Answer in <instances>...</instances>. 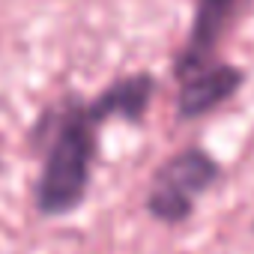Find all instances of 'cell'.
Returning a JSON list of instances; mask_svg holds the SVG:
<instances>
[{
	"label": "cell",
	"instance_id": "6da1fadb",
	"mask_svg": "<svg viewBox=\"0 0 254 254\" xmlns=\"http://www.w3.org/2000/svg\"><path fill=\"white\" fill-rule=\"evenodd\" d=\"M96 132L99 123L78 96H66L60 105L45 108L36 120L30 144L42 156V171L33 200L42 218L69 215L84 203L93 180Z\"/></svg>",
	"mask_w": 254,
	"mask_h": 254
},
{
	"label": "cell",
	"instance_id": "7a4b0ae2",
	"mask_svg": "<svg viewBox=\"0 0 254 254\" xmlns=\"http://www.w3.org/2000/svg\"><path fill=\"white\" fill-rule=\"evenodd\" d=\"M218 180H221V165L215 162V156H209L203 147H186L159 165V171L147 186L144 206L159 224L168 227L186 224L194 215L197 200Z\"/></svg>",
	"mask_w": 254,
	"mask_h": 254
},
{
	"label": "cell",
	"instance_id": "3957f363",
	"mask_svg": "<svg viewBox=\"0 0 254 254\" xmlns=\"http://www.w3.org/2000/svg\"><path fill=\"white\" fill-rule=\"evenodd\" d=\"M233 9H236V0H194V21H191L186 48L174 60L177 81L215 63V51L233 18Z\"/></svg>",
	"mask_w": 254,
	"mask_h": 254
},
{
	"label": "cell",
	"instance_id": "277c9868",
	"mask_svg": "<svg viewBox=\"0 0 254 254\" xmlns=\"http://www.w3.org/2000/svg\"><path fill=\"white\" fill-rule=\"evenodd\" d=\"M245 84V72L230 66V63H209L191 75H186L180 81V93H177V117L183 123L189 120H200L209 111H215L218 105L230 102L239 87Z\"/></svg>",
	"mask_w": 254,
	"mask_h": 254
},
{
	"label": "cell",
	"instance_id": "5b68a950",
	"mask_svg": "<svg viewBox=\"0 0 254 254\" xmlns=\"http://www.w3.org/2000/svg\"><path fill=\"white\" fill-rule=\"evenodd\" d=\"M153 96H156V78L150 72H135V75H126L114 81L111 87H105L93 102H87V108L99 126L108 120L141 123Z\"/></svg>",
	"mask_w": 254,
	"mask_h": 254
}]
</instances>
